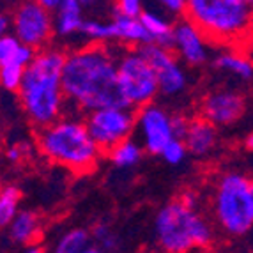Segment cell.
<instances>
[{"mask_svg": "<svg viewBox=\"0 0 253 253\" xmlns=\"http://www.w3.org/2000/svg\"><path fill=\"white\" fill-rule=\"evenodd\" d=\"M62 89L66 101L85 112L106 106H131L119 85L117 59L101 44L66 55Z\"/></svg>", "mask_w": 253, "mask_h": 253, "instance_id": "cell-1", "label": "cell"}, {"mask_svg": "<svg viewBox=\"0 0 253 253\" xmlns=\"http://www.w3.org/2000/svg\"><path fill=\"white\" fill-rule=\"evenodd\" d=\"M64 62L66 55L62 51L44 50L36 53L34 60L25 66V75L18 89V96L27 117L34 126H46L64 114Z\"/></svg>", "mask_w": 253, "mask_h": 253, "instance_id": "cell-2", "label": "cell"}, {"mask_svg": "<svg viewBox=\"0 0 253 253\" xmlns=\"http://www.w3.org/2000/svg\"><path fill=\"white\" fill-rule=\"evenodd\" d=\"M38 145L51 163L75 173H90L103 152L90 136L87 124L75 119H57L39 127Z\"/></svg>", "mask_w": 253, "mask_h": 253, "instance_id": "cell-3", "label": "cell"}, {"mask_svg": "<svg viewBox=\"0 0 253 253\" xmlns=\"http://www.w3.org/2000/svg\"><path fill=\"white\" fill-rule=\"evenodd\" d=\"M184 16L214 44H234L253 32V11L245 0H188Z\"/></svg>", "mask_w": 253, "mask_h": 253, "instance_id": "cell-4", "label": "cell"}, {"mask_svg": "<svg viewBox=\"0 0 253 253\" xmlns=\"http://www.w3.org/2000/svg\"><path fill=\"white\" fill-rule=\"evenodd\" d=\"M154 237L165 252L182 253L211 248L214 230L197 207H188L177 199L158 211L154 218Z\"/></svg>", "mask_w": 253, "mask_h": 253, "instance_id": "cell-5", "label": "cell"}, {"mask_svg": "<svg viewBox=\"0 0 253 253\" xmlns=\"http://www.w3.org/2000/svg\"><path fill=\"white\" fill-rule=\"evenodd\" d=\"M212 214L228 237H243L253 228V177L227 172L218 179L212 195Z\"/></svg>", "mask_w": 253, "mask_h": 253, "instance_id": "cell-6", "label": "cell"}, {"mask_svg": "<svg viewBox=\"0 0 253 253\" xmlns=\"http://www.w3.org/2000/svg\"><path fill=\"white\" fill-rule=\"evenodd\" d=\"M117 75L121 90L133 108L152 103L160 92L156 71L140 48L127 50L117 57Z\"/></svg>", "mask_w": 253, "mask_h": 253, "instance_id": "cell-7", "label": "cell"}, {"mask_svg": "<svg viewBox=\"0 0 253 253\" xmlns=\"http://www.w3.org/2000/svg\"><path fill=\"white\" fill-rule=\"evenodd\" d=\"M85 124L97 147L106 154L112 147L131 138L136 127V114L133 106H106L89 112Z\"/></svg>", "mask_w": 253, "mask_h": 253, "instance_id": "cell-8", "label": "cell"}, {"mask_svg": "<svg viewBox=\"0 0 253 253\" xmlns=\"http://www.w3.org/2000/svg\"><path fill=\"white\" fill-rule=\"evenodd\" d=\"M14 36L23 44L42 48L53 34V20L50 9H46L38 0H23L13 16Z\"/></svg>", "mask_w": 253, "mask_h": 253, "instance_id": "cell-9", "label": "cell"}, {"mask_svg": "<svg viewBox=\"0 0 253 253\" xmlns=\"http://www.w3.org/2000/svg\"><path fill=\"white\" fill-rule=\"evenodd\" d=\"M140 51L156 71L160 92L163 96H179L184 92L188 87V75L172 50L160 46L156 42H147L140 46Z\"/></svg>", "mask_w": 253, "mask_h": 253, "instance_id": "cell-10", "label": "cell"}, {"mask_svg": "<svg viewBox=\"0 0 253 253\" xmlns=\"http://www.w3.org/2000/svg\"><path fill=\"white\" fill-rule=\"evenodd\" d=\"M136 127L142 144L149 154H161L163 147L175 138L172 129V115L158 105H144L136 112Z\"/></svg>", "mask_w": 253, "mask_h": 253, "instance_id": "cell-11", "label": "cell"}, {"mask_svg": "<svg viewBox=\"0 0 253 253\" xmlns=\"http://www.w3.org/2000/svg\"><path fill=\"white\" fill-rule=\"evenodd\" d=\"M246 112V99L232 89H218L206 94L200 103V115L216 127L236 124Z\"/></svg>", "mask_w": 253, "mask_h": 253, "instance_id": "cell-12", "label": "cell"}, {"mask_svg": "<svg viewBox=\"0 0 253 253\" xmlns=\"http://www.w3.org/2000/svg\"><path fill=\"white\" fill-rule=\"evenodd\" d=\"M209 44L211 41L193 21L184 20L173 25V50L188 66H202L209 60Z\"/></svg>", "mask_w": 253, "mask_h": 253, "instance_id": "cell-13", "label": "cell"}, {"mask_svg": "<svg viewBox=\"0 0 253 253\" xmlns=\"http://www.w3.org/2000/svg\"><path fill=\"white\" fill-rule=\"evenodd\" d=\"M182 140L190 154H193L195 158H206L214 151L218 144V129L207 119H195L190 121V126Z\"/></svg>", "mask_w": 253, "mask_h": 253, "instance_id": "cell-14", "label": "cell"}, {"mask_svg": "<svg viewBox=\"0 0 253 253\" xmlns=\"http://www.w3.org/2000/svg\"><path fill=\"white\" fill-rule=\"evenodd\" d=\"M115 18L112 20L114 25V39L123 42H131V44H147L152 42L151 34L147 32V29L144 27L142 20L135 16H126L121 14L117 11H114Z\"/></svg>", "mask_w": 253, "mask_h": 253, "instance_id": "cell-15", "label": "cell"}, {"mask_svg": "<svg viewBox=\"0 0 253 253\" xmlns=\"http://www.w3.org/2000/svg\"><path fill=\"white\" fill-rule=\"evenodd\" d=\"M214 66L219 71L228 73L239 80L248 82L253 80V62L248 55H243L239 51H219L214 57Z\"/></svg>", "mask_w": 253, "mask_h": 253, "instance_id": "cell-16", "label": "cell"}, {"mask_svg": "<svg viewBox=\"0 0 253 253\" xmlns=\"http://www.w3.org/2000/svg\"><path fill=\"white\" fill-rule=\"evenodd\" d=\"M82 0H60L59 7V16L55 21V30L57 34L68 38L76 32H80L84 18H82Z\"/></svg>", "mask_w": 253, "mask_h": 253, "instance_id": "cell-17", "label": "cell"}, {"mask_svg": "<svg viewBox=\"0 0 253 253\" xmlns=\"http://www.w3.org/2000/svg\"><path fill=\"white\" fill-rule=\"evenodd\" d=\"M9 237L16 245H27L34 243L39 234V218L38 214L30 211H21L14 216V219L9 225Z\"/></svg>", "mask_w": 253, "mask_h": 253, "instance_id": "cell-18", "label": "cell"}, {"mask_svg": "<svg viewBox=\"0 0 253 253\" xmlns=\"http://www.w3.org/2000/svg\"><path fill=\"white\" fill-rule=\"evenodd\" d=\"M140 20L151 34L152 42H156L160 46L173 50V27L169 21L163 20L158 13H151V11H144L140 14Z\"/></svg>", "mask_w": 253, "mask_h": 253, "instance_id": "cell-19", "label": "cell"}, {"mask_svg": "<svg viewBox=\"0 0 253 253\" xmlns=\"http://www.w3.org/2000/svg\"><path fill=\"white\" fill-rule=\"evenodd\" d=\"M55 252L59 253H97L94 245L92 234L85 228H73L66 232L55 246Z\"/></svg>", "mask_w": 253, "mask_h": 253, "instance_id": "cell-20", "label": "cell"}, {"mask_svg": "<svg viewBox=\"0 0 253 253\" xmlns=\"http://www.w3.org/2000/svg\"><path fill=\"white\" fill-rule=\"evenodd\" d=\"M106 156L112 160V163L121 167V169H129L142 160V147L131 138H127L110 149L106 152Z\"/></svg>", "mask_w": 253, "mask_h": 253, "instance_id": "cell-21", "label": "cell"}, {"mask_svg": "<svg viewBox=\"0 0 253 253\" xmlns=\"http://www.w3.org/2000/svg\"><path fill=\"white\" fill-rule=\"evenodd\" d=\"M21 193L14 186H7L0 191V228L11 225L14 216L18 214V204H20Z\"/></svg>", "mask_w": 253, "mask_h": 253, "instance_id": "cell-22", "label": "cell"}, {"mask_svg": "<svg viewBox=\"0 0 253 253\" xmlns=\"http://www.w3.org/2000/svg\"><path fill=\"white\" fill-rule=\"evenodd\" d=\"M25 75V66H21L16 60L0 66V85L9 92H18Z\"/></svg>", "mask_w": 253, "mask_h": 253, "instance_id": "cell-23", "label": "cell"}, {"mask_svg": "<svg viewBox=\"0 0 253 253\" xmlns=\"http://www.w3.org/2000/svg\"><path fill=\"white\" fill-rule=\"evenodd\" d=\"M92 239L97 252H117L121 248V239L115 230L105 223L96 225V228L92 230Z\"/></svg>", "mask_w": 253, "mask_h": 253, "instance_id": "cell-24", "label": "cell"}, {"mask_svg": "<svg viewBox=\"0 0 253 253\" xmlns=\"http://www.w3.org/2000/svg\"><path fill=\"white\" fill-rule=\"evenodd\" d=\"M80 32L84 36H87L89 39H92V41H110V39H114V25H112V21L105 23V21L97 20H84Z\"/></svg>", "mask_w": 253, "mask_h": 253, "instance_id": "cell-25", "label": "cell"}, {"mask_svg": "<svg viewBox=\"0 0 253 253\" xmlns=\"http://www.w3.org/2000/svg\"><path fill=\"white\" fill-rule=\"evenodd\" d=\"M186 154H188V147L182 138H172L161 151V156L169 165H181L186 160Z\"/></svg>", "mask_w": 253, "mask_h": 253, "instance_id": "cell-26", "label": "cell"}, {"mask_svg": "<svg viewBox=\"0 0 253 253\" xmlns=\"http://www.w3.org/2000/svg\"><path fill=\"white\" fill-rule=\"evenodd\" d=\"M20 44L21 41L16 36H9V34L0 36V66L14 60V55H16V50Z\"/></svg>", "mask_w": 253, "mask_h": 253, "instance_id": "cell-27", "label": "cell"}, {"mask_svg": "<svg viewBox=\"0 0 253 253\" xmlns=\"http://www.w3.org/2000/svg\"><path fill=\"white\" fill-rule=\"evenodd\" d=\"M114 11L126 16L140 18V14L144 13V7H142V0H115Z\"/></svg>", "mask_w": 253, "mask_h": 253, "instance_id": "cell-28", "label": "cell"}, {"mask_svg": "<svg viewBox=\"0 0 253 253\" xmlns=\"http://www.w3.org/2000/svg\"><path fill=\"white\" fill-rule=\"evenodd\" d=\"M36 53H38V51H36L34 46H29V44H23V42H21L16 50V55H14V60L20 62L21 66H29V64L34 60Z\"/></svg>", "mask_w": 253, "mask_h": 253, "instance_id": "cell-29", "label": "cell"}, {"mask_svg": "<svg viewBox=\"0 0 253 253\" xmlns=\"http://www.w3.org/2000/svg\"><path fill=\"white\" fill-rule=\"evenodd\" d=\"M188 126H190V121H188V119H184L182 115H172V129H173V136H175V138H184Z\"/></svg>", "mask_w": 253, "mask_h": 253, "instance_id": "cell-30", "label": "cell"}, {"mask_svg": "<svg viewBox=\"0 0 253 253\" xmlns=\"http://www.w3.org/2000/svg\"><path fill=\"white\" fill-rule=\"evenodd\" d=\"M158 2L172 14H184L186 4H188V0H158Z\"/></svg>", "mask_w": 253, "mask_h": 253, "instance_id": "cell-31", "label": "cell"}, {"mask_svg": "<svg viewBox=\"0 0 253 253\" xmlns=\"http://www.w3.org/2000/svg\"><path fill=\"white\" fill-rule=\"evenodd\" d=\"M29 154V147H25L23 144L13 145L11 149H7V160L9 161H20L21 158H25Z\"/></svg>", "mask_w": 253, "mask_h": 253, "instance_id": "cell-32", "label": "cell"}, {"mask_svg": "<svg viewBox=\"0 0 253 253\" xmlns=\"http://www.w3.org/2000/svg\"><path fill=\"white\" fill-rule=\"evenodd\" d=\"M179 200L188 207H197V193L195 191H182Z\"/></svg>", "mask_w": 253, "mask_h": 253, "instance_id": "cell-33", "label": "cell"}, {"mask_svg": "<svg viewBox=\"0 0 253 253\" xmlns=\"http://www.w3.org/2000/svg\"><path fill=\"white\" fill-rule=\"evenodd\" d=\"M9 25H11V21L5 14H0V36H4L5 32L9 30Z\"/></svg>", "mask_w": 253, "mask_h": 253, "instance_id": "cell-34", "label": "cell"}, {"mask_svg": "<svg viewBox=\"0 0 253 253\" xmlns=\"http://www.w3.org/2000/svg\"><path fill=\"white\" fill-rule=\"evenodd\" d=\"M39 4H42L46 9H50V11H55V9L59 7L60 0H38Z\"/></svg>", "mask_w": 253, "mask_h": 253, "instance_id": "cell-35", "label": "cell"}, {"mask_svg": "<svg viewBox=\"0 0 253 253\" xmlns=\"http://www.w3.org/2000/svg\"><path fill=\"white\" fill-rule=\"evenodd\" d=\"M245 147L248 149V151H253V131L250 133L248 136H246V140H245Z\"/></svg>", "mask_w": 253, "mask_h": 253, "instance_id": "cell-36", "label": "cell"}, {"mask_svg": "<svg viewBox=\"0 0 253 253\" xmlns=\"http://www.w3.org/2000/svg\"><path fill=\"white\" fill-rule=\"evenodd\" d=\"M101 0H82V4H84V7H92V5L99 4Z\"/></svg>", "mask_w": 253, "mask_h": 253, "instance_id": "cell-37", "label": "cell"}, {"mask_svg": "<svg viewBox=\"0 0 253 253\" xmlns=\"http://www.w3.org/2000/svg\"><path fill=\"white\" fill-rule=\"evenodd\" d=\"M27 250H29V252H42L41 246H29Z\"/></svg>", "mask_w": 253, "mask_h": 253, "instance_id": "cell-38", "label": "cell"}, {"mask_svg": "<svg viewBox=\"0 0 253 253\" xmlns=\"http://www.w3.org/2000/svg\"><path fill=\"white\" fill-rule=\"evenodd\" d=\"M245 2L250 5V9H252V11H253V0H245Z\"/></svg>", "mask_w": 253, "mask_h": 253, "instance_id": "cell-39", "label": "cell"}, {"mask_svg": "<svg viewBox=\"0 0 253 253\" xmlns=\"http://www.w3.org/2000/svg\"><path fill=\"white\" fill-rule=\"evenodd\" d=\"M2 190H4V188H2V181H0V191H2Z\"/></svg>", "mask_w": 253, "mask_h": 253, "instance_id": "cell-40", "label": "cell"}]
</instances>
